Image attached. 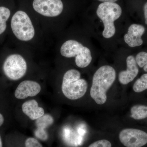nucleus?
I'll list each match as a JSON object with an SVG mask.
<instances>
[{"label": "nucleus", "instance_id": "20", "mask_svg": "<svg viewBox=\"0 0 147 147\" xmlns=\"http://www.w3.org/2000/svg\"><path fill=\"white\" fill-rule=\"evenodd\" d=\"M144 14L145 19V24L147 25V2L144 6Z\"/></svg>", "mask_w": 147, "mask_h": 147}, {"label": "nucleus", "instance_id": "15", "mask_svg": "<svg viewBox=\"0 0 147 147\" xmlns=\"http://www.w3.org/2000/svg\"><path fill=\"white\" fill-rule=\"evenodd\" d=\"M10 11L5 7H0V35L5 31L7 21L10 17Z\"/></svg>", "mask_w": 147, "mask_h": 147}, {"label": "nucleus", "instance_id": "8", "mask_svg": "<svg viewBox=\"0 0 147 147\" xmlns=\"http://www.w3.org/2000/svg\"><path fill=\"white\" fill-rule=\"evenodd\" d=\"M33 7L41 15L55 17L62 13L63 5L61 0H34Z\"/></svg>", "mask_w": 147, "mask_h": 147}, {"label": "nucleus", "instance_id": "13", "mask_svg": "<svg viewBox=\"0 0 147 147\" xmlns=\"http://www.w3.org/2000/svg\"><path fill=\"white\" fill-rule=\"evenodd\" d=\"M37 129L36 130L35 136L41 140L45 141L48 138V134L45 129L52 125L54 123V118L51 115L46 114L36 120Z\"/></svg>", "mask_w": 147, "mask_h": 147}, {"label": "nucleus", "instance_id": "17", "mask_svg": "<svg viewBox=\"0 0 147 147\" xmlns=\"http://www.w3.org/2000/svg\"><path fill=\"white\" fill-rule=\"evenodd\" d=\"M135 60L138 66L143 68L144 71L147 72V53L142 52L138 53Z\"/></svg>", "mask_w": 147, "mask_h": 147}, {"label": "nucleus", "instance_id": "16", "mask_svg": "<svg viewBox=\"0 0 147 147\" xmlns=\"http://www.w3.org/2000/svg\"><path fill=\"white\" fill-rule=\"evenodd\" d=\"M132 89L136 93L142 92L147 90V73L143 74L137 79L133 85Z\"/></svg>", "mask_w": 147, "mask_h": 147}, {"label": "nucleus", "instance_id": "21", "mask_svg": "<svg viewBox=\"0 0 147 147\" xmlns=\"http://www.w3.org/2000/svg\"><path fill=\"white\" fill-rule=\"evenodd\" d=\"M4 122V118L1 113H0V127L3 125Z\"/></svg>", "mask_w": 147, "mask_h": 147}, {"label": "nucleus", "instance_id": "10", "mask_svg": "<svg viewBox=\"0 0 147 147\" xmlns=\"http://www.w3.org/2000/svg\"><path fill=\"white\" fill-rule=\"evenodd\" d=\"M126 63V70L120 71L119 74V82L124 85L132 82L139 72L138 65L134 56H129L127 58Z\"/></svg>", "mask_w": 147, "mask_h": 147}, {"label": "nucleus", "instance_id": "11", "mask_svg": "<svg viewBox=\"0 0 147 147\" xmlns=\"http://www.w3.org/2000/svg\"><path fill=\"white\" fill-rule=\"evenodd\" d=\"M145 28L142 25L133 24L129 28L128 32L125 35V42L130 47L141 46L143 43L142 38L144 33Z\"/></svg>", "mask_w": 147, "mask_h": 147}, {"label": "nucleus", "instance_id": "2", "mask_svg": "<svg viewBox=\"0 0 147 147\" xmlns=\"http://www.w3.org/2000/svg\"><path fill=\"white\" fill-rule=\"evenodd\" d=\"M88 88L87 81L81 79V73L78 70L69 69L64 75L62 91L65 96L69 100H76L83 97Z\"/></svg>", "mask_w": 147, "mask_h": 147}, {"label": "nucleus", "instance_id": "6", "mask_svg": "<svg viewBox=\"0 0 147 147\" xmlns=\"http://www.w3.org/2000/svg\"><path fill=\"white\" fill-rule=\"evenodd\" d=\"M3 68L4 73L9 79L17 81L24 77L26 73V61L21 55L13 54L6 59Z\"/></svg>", "mask_w": 147, "mask_h": 147}, {"label": "nucleus", "instance_id": "14", "mask_svg": "<svg viewBox=\"0 0 147 147\" xmlns=\"http://www.w3.org/2000/svg\"><path fill=\"white\" fill-rule=\"evenodd\" d=\"M131 117L136 120L144 119L147 118V106L143 105H133L130 109Z\"/></svg>", "mask_w": 147, "mask_h": 147}, {"label": "nucleus", "instance_id": "18", "mask_svg": "<svg viewBox=\"0 0 147 147\" xmlns=\"http://www.w3.org/2000/svg\"><path fill=\"white\" fill-rule=\"evenodd\" d=\"M88 147H112V144L108 140L102 139L94 142Z\"/></svg>", "mask_w": 147, "mask_h": 147}, {"label": "nucleus", "instance_id": "5", "mask_svg": "<svg viewBox=\"0 0 147 147\" xmlns=\"http://www.w3.org/2000/svg\"><path fill=\"white\" fill-rule=\"evenodd\" d=\"M11 26L13 34L18 39L27 41L33 38L34 27L30 17L23 11H18L11 18Z\"/></svg>", "mask_w": 147, "mask_h": 147}, {"label": "nucleus", "instance_id": "4", "mask_svg": "<svg viewBox=\"0 0 147 147\" xmlns=\"http://www.w3.org/2000/svg\"><path fill=\"white\" fill-rule=\"evenodd\" d=\"M61 53L65 57H75L76 65L80 68L87 67L92 60L90 49L74 40H69L63 44L61 48Z\"/></svg>", "mask_w": 147, "mask_h": 147}, {"label": "nucleus", "instance_id": "7", "mask_svg": "<svg viewBox=\"0 0 147 147\" xmlns=\"http://www.w3.org/2000/svg\"><path fill=\"white\" fill-rule=\"evenodd\" d=\"M121 143L126 147H142L147 144V133L135 128H125L119 134Z\"/></svg>", "mask_w": 147, "mask_h": 147}, {"label": "nucleus", "instance_id": "9", "mask_svg": "<svg viewBox=\"0 0 147 147\" xmlns=\"http://www.w3.org/2000/svg\"><path fill=\"white\" fill-rule=\"evenodd\" d=\"M41 90V86L37 82L26 80L18 85L14 92V96L17 99L22 100L29 97L36 96L40 92Z\"/></svg>", "mask_w": 147, "mask_h": 147}, {"label": "nucleus", "instance_id": "1", "mask_svg": "<svg viewBox=\"0 0 147 147\" xmlns=\"http://www.w3.org/2000/svg\"><path fill=\"white\" fill-rule=\"evenodd\" d=\"M116 77L115 70L110 65L102 66L95 72L90 95L96 104L103 105L106 102L107 92L115 82Z\"/></svg>", "mask_w": 147, "mask_h": 147}, {"label": "nucleus", "instance_id": "23", "mask_svg": "<svg viewBox=\"0 0 147 147\" xmlns=\"http://www.w3.org/2000/svg\"><path fill=\"white\" fill-rule=\"evenodd\" d=\"M0 147H3L1 135H0Z\"/></svg>", "mask_w": 147, "mask_h": 147}, {"label": "nucleus", "instance_id": "19", "mask_svg": "<svg viewBox=\"0 0 147 147\" xmlns=\"http://www.w3.org/2000/svg\"><path fill=\"white\" fill-rule=\"evenodd\" d=\"M25 146L26 147H42L40 143L35 138H33V137H29L26 140L25 142Z\"/></svg>", "mask_w": 147, "mask_h": 147}, {"label": "nucleus", "instance_id": "3", "mask_svg": "<svg viewBox=\"0 0 147 147\" xmlns=\"http://www.w3.org/2000/svg\"><path fill=\"white\" fill-rule=\"evenodd\" d=\"M96 13L104 25L102 36L106 38L112 37L116 32L114 22L121 15V7L115 3H101L98 7Z\"/></svg>", "mask_w": 147, "mask_h": 147}, {"label": "nucleus", "instance_id": "22", "mask_svg": "<svg viewBox=\"0 0 147 147\" xmlns=\"http://www.w3.org/2000/svg\"><path fill=\"white\" fill-rule=\"evenodd\" d=\"M99 1L102 2H110V3H115L118 0H98Z\"/></svg>", "mask_w": 147, "mask_h": 147}, {"label": "nucleus", "instance_id": "12", "mask_svg": "<svg viewBox=\"0 0 147 147\" xmlns=\"http://www.w3.org/2000/svg\"><path fill=\"white\" fill-rule=\"evenodd\" d=\"M23 113L31 120H36L45 115V110L38 105L35 99L29 100L24 102L22 105Z\"/></svg>", "mask_w": 147, "mask_h": 147}]
</instances>
